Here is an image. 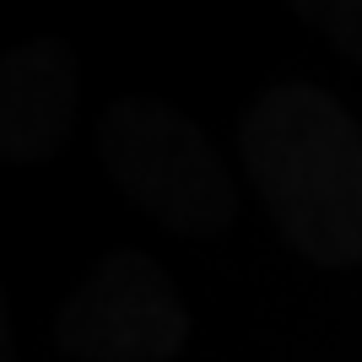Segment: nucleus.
<instances>
[{
  "instance_id": "nucleus-1",
  "label": "nucleus",
  "mask_w": 362,
  "mask_h": 362,
  "mask_svg": "<svg viewBox=\"0 0 362 362\" xmlns=\"http://www.w3.org/2000/svg\"><path fill=\"white\" fill-rule=\"evenodd\" d=\"M243 173L314 265H362V130L325 87L281 81L243 114Z\"/></svg>"
},
{
  "instance_id": "nucleus-2",
  "label": "nucleus",
  "mask_w": 362,
  "mask_h": 362,
  "mask_svg": "<svg viewBox=\"0 0 362 362\" xmlns=\"http://www.w3.org/2000/svg\"><path fill=\"white\" fill-rule=\"evenodd\" d=\"M98 157L124 200H136L157 227L184 238L227 233L238 216V189L184 108L157 98H119L98 119Z\"/></svg>"
},
{
  "instance_id": "nucleus-3",
  "label": "nucleus",
  "mask_w": 362,
  "mask_h": 362,
  "mask_svg": "<svg viewBox=\"0 0 362 362\" xmlns=\"http://www.w3.org/2000/svg\"><path fill=\"white\" fill-rule=\"evenodd\" d=\"M54 335L71 362H173L189 346V308L157 255L114 249L71 287Z\"/></svg>"
},
{
  "instance_id": "nucleus-4",
  "label": "nucleus",
  "mask_w": 362,
  "mask_h": 362,
  "mask_svg": "<svg viewBox=\"0 0 362 362\" xmlns=\"http://www.w3.org/2000/svg\"><path fill=\"white\" fill-rule=\"evenodd\" d=\"M81 114V81L76 60L54 38L0 54V163L38 168L60 157Z\"/></svg>"
},
{
  "instance_id": "nucleus-5",
  "label": "nucleus",
  "mask_w": 362,
  "mask_h": 362,
  "mask_svg": "<svg viewBox=\"0 0 362 362\" xmlns=\"http://www.w3.org/2000/svg\"><path fill=\"white\" fill-rule=\"evenodd\" d=\"M287 6L330 49H341L346 60L362 65V0H287Z\"/></svg>"
},
{
  "instance_id": "nucleus-6",
  "label": "nucleus",
  "mask_w": 362,
  "mask_h": 362,
  "mask_svg": "<svg viewBox=\"0 0 362 362\" xmlns=\"http://www.w3.org/2000/svg\"><path fill=\"white\" fill-rule=\"evenodd\" d=\"M0 362H16V325H11V303L0 287Z\"/></svg>"
}]
</instances>
